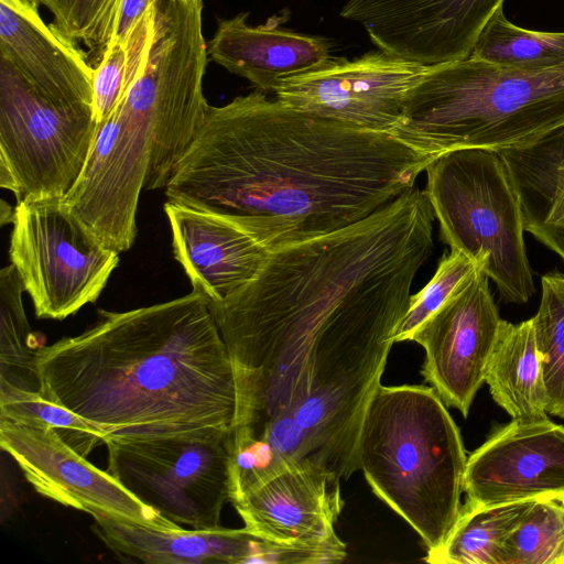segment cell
<instances>
[{
	"mask_svg": "<svg viewBox=\"0 0 564 564\" xmlns=\"http://www.w3.org/2000/svg\"><path fill=\"white\" fill-rule=\"evenodd\" d=\"M158 1L160 0H121L113 34L109 44L112 42H124L131 29L139 22L150 7Z\"/></svg>",
	"mask_w": 564,
	"mask_h": 564,
	"instance_id": "30",
	"label": "cell"
},
{
	"mask_svg": "<svg viewBox=\"0 0 564 564\" xmlns=\"http://www.w3.org/2000/svg\"><path fill=\"white\" fill-rule=\"evenodd\" d=\"M500 564H564V495L532 501L508 535Z\"/></svg>",
	"mask_w": 564,
	"mask_h": 564,
	"instance_id": "25",
	"label": "cell"
},
{
	"mask_svg": "<svg viewBox=\"0 0 564 564\" xmlns=\"http://www.w3.org/2000/svg\"><path fill=\"white\" fill-rule=\"evenodd\" d=\"M521 70L564 64V32L527 30L510 22L500 8L481 31L471 55Z\"/></svg>",
	"mask_w": 564,
	"mask_h": 564,
	"instance_id": "22",
	"label": "cell"
},
{
	"mask_svg": "<svg viewBox=\"0 0 564 564\" xmlns=\"http://www.w3.org/2000/svg\"><path fill=\"white\" fill-rule=\"evenodd\" d=\"M467 458L459 429L431 386L378 387L361 426L360 469L426 551L445 541L460 514Z\"/></svg>",
	"mask_w": 564,
	"mask_h": 564,
	"instance_id": "5",
	"label": "cell"
},
{
	"mask_svg": "<svg viewBox=\"0 0 564 564\" xmlns=\"http://www.w3.org/2000/svg\"><path fill=\"white\" fill-rule=\"evenodd\" d=\"M434 159L391 133L270 99L208 106L167 200L223 216L270 251L350 226L414 188Z\"/></svg>",
	"mask_w": 564,
	"mask_h": 564,
	"instance_id": "2",
	"label": "cell"
},
{
	"mask_svg": "<svg viewBox=\"0 0 564 564\" xmlns=\"http://www.w3.org/2000/svg\"><path fill=\"white\" fill-rule=\"evenodd\" d=\"M0 416L28 420L53 427L77 453L87 455L106 443L105 435L40 389H21L0 382Z\"/></svg>",
	"mask_w": 564,
	"mask_h": 564,
	"instance_id": "27",
	"label": "cell"
},
{
	"mask_svg": "<svg viewBox=\"0 0 564 564\" xmlns=\"http://www.w3.org/2000/svg\"><path fill=\"white\" fill-rule=\"evenodd\" d=\"M466 501L503 505L564 495V425L512 420L467 458Z\"/></svg>",
	"mask_w": 564,
	"mask_h": 564,
	"instance_id": "14",
	"label": "cell"
},
{
	"mask_svg": "<svg viewBox=\"0 0 564 564\" xmlns=\"http://www.w3.org/2000/svg\"><path fill=\"white\" fill-rule=\"evenodd\" d=\"M23 282L11 263L0 272V382L21 389H40L33 343L22 294Z\"/></svg>",
	"mask_w": 564,
	"mask_h": 564,
	"instance_id": "23",
	"label": "cell"
},
{
	"mask_svg": "<svg viewBox=\"0 0 564 564\" xmlns=\"http://www.w3.org/2000/svg\"><path fill=\"white\" fill-rule=\"evenodd\" d=\"M563 126L564 64L521 70L469 56L427 66L391 134L436 159L523 147Z\"/></svg>",
	"mask_w": 564,
	"mask_h": 564,
	"instance_id": "4",
	"label": "cell"
},
{
	"mask_svg": "<svg viewBox=\"0 0 564 564\" xmlns=\"http://www.w3.org/2000/svg\"><path fill=\"white\" fill-rule=\"evenodd\" d=\"M97 128L94 106L39 93L0 55V186L17 203L65 198Z\"/></svg>",
	"mask_w": 564,
	"mask_h": 564,
	"instance_id": "7",
	"label": "cell"
},
{
	"mask_svg": "<svg viewBox=\"0 0 564 564\" xmlns=\"http://www.w3.org/2000/svg\"><path fill=\"white\" fill-rule=\"evenodd\" d=\"M340 482L324 471L289 466L232 506L251 535L280 546L346 547L335 532Z\"/></svg>",
	"mask_w": 564,
	"mask_h": 564,
	"instance_id": "15",
	"label": "cell"
},
{
	"mask_svg": "<svg viewBox=\"0 0 564 564\" xmlns=\"http://www.w3.org/2000/svg\"><path fill=\"white\" fill-rule=\"evenodd\" d=\"M533 237L558 254L564 261V224H535L525 227Z\"/></svg>",
	"mask_w": 564,
	"mask_h": 564,
	"instance_id": "31",
	"label": "cell"
},
{
	"mask_svg": "<svg viewBox=\"0 0 564 564\" xmlns=\"http://www.w3.org/2000/svg\"><path fill=\"white\" fill-rule=\"evenodd\" d=\"M434 217L412 188L350 226L271 250L249 283L210 303L234 370V431L280 454L293 431L325 447L358 437Z\"/></svg>",
	"mask_w": 564,
	"mask_h": 564,
	"instance_id": "1",
	"label": "cell"
},
{
	"mask_svg": "<svg viewBox=\"0 0 564 564\" xmlns=\"http://www.w3.org/2000/svg\"><path fill=\"white\" fill-rule=\"evenodd\" d=\"M426 67L383 51L371 52L288 78L273 94L299 110L391 133Z\"/></svg>",
	"mask_w": 564,
	"mask_h": 564,
	"instance_id": "11",
	"label": "cell"
},
{
	"mask_svg": "<svg viewBox=\"0 0 564 564\" xmlns=\"http://www.w3.org/2000/svg\"><path fill=\"white\" fill-rule=\"evenodd\" d=\"M541 301L532 317L542 357L547 414L564 420V273L541 278Z\"/></svg>",
	"mask_w": 564,
	"mask_h": 564,
	"instance_id": "26",
	"label": "cell"
},
{
	"mask_svg": "<svg viewBox=\"0 0 564 564\" xmlns=\"http://www.w3.org/2000/svg\"><path fill=\"white\" fill-rule=\"evenodd\" d=\"M53 15L52 25L78 46L87 47L93 67L101 59L113 34L121 0H32Z\"/></svg>",
	"mask_w": 564,
	"mask_h": 564,
	"instance_id": "28",
	"label": "cell"
},
{
	"mask_svg": "<svg viewBox=\"0 0 564 564\" xmlns=\"http://www.w3.org/2000/svg\"><path fill=\"white\" fill-rule=\"evenodd\" d=\"M96 535L122 560L148 564L253 563L262 540L242 529L163 531L91 512Z\"/></svg>",
	"mask_w": 564,
	"mask_h": 564,
	"instance_id": "19",
	"label": "cell"
},
{
	"mask_svg": "<svg viewBox=\"0 0 564 564\" xmlns=\"http://www.w3.org/2000/svg\"><path fill=\"white\" fill-rule=\"evenodd\" d=\"M248 13L218 20L208 56L228 72L251 82L260 91L274 93L285 79L330 64L329 44L279 26L288 18H272L264 25L247 23Z\"/></svg>",
	"mask_w": 564,
	"mask_h": 564,
	"instance_id": "18",
	"label": "cell"
},
{
	"mask_svg": "<svg viewBox=\"0 0 564 564\" xmlns=\"http://www.w3.org/2000/svg\"><path fill=\"white\" fill-rule=\"evenodd\" d=\"M40 346V390L108 441L231 432L232 365L203 293L126 312ZM105 443V444H106Z\"/></svg>",
	"mask_w": 564,
	"mask_h": 564,
	"instance_id": "3",
	"label": "cell"
},
{
	"mask_svg": "<svg viewBox=\"0 0 564 564\" xmlns=\"http://www.w3.org/2000/svg\"><path fill=\"white\" fill-rule=\"evenodd\" d=\"M505 0H348L340 15L358 22L386 53L434 66L462 61Z\"/></svg>",
	"mask_w": 564,
	"mask_h": 564,
	"instance_id": "13",
	"label": "cell"
},
{
	"mask_svg": "<svg viewBox=\"0 0 564 564\" xmlns=\"http://www.w3.org/2000/svg\"><path fill=\"white\" fill-rule=\"evenodd\" d=\"M0 446L40 495L63 506L163 531L183 529L137 498L108 470L89 463L53 427L0 416Z\"/></svg>",
	"mask_w": 564,
	"mask_h": 564,
	"instance_id": "10",
	"label": "cell"
},
{
	"mask_svg": "<svg viewBox=\"0 0 564 564\" xmlns=\"http://www.w3.org/2000/svg\"><path fill=\"white\" fill-rule=\"evenodd\" d=\"M485 382L492 399L512 420L549 419L542 357L532 317L519 324L503 321L487 365Z\"/></svg>",
	"mask_w": 564,
	"mask_h": 564,
	"instance_id": "20",
	"label": "cell"
},
{
	"mask_svg": "<svg viewBox=\"0 0 564 564\" xmlns=\"http://www.w3.org/2000/svg\"><path fill=\"white\" fill-rule=\"evenodd\" d=\"M533 500L492 506L466 501L445 541L426 551L423 561L431 564H500L508 535Z\"/></svg>",
	"mask_w": 564,
	"mask_h": 564,
	"instance_id": "21",
	"label": "cell"
},
{
	"mask_svg": "<svg viewBox=\"0 0 564 564\" xmlns=\"http://www.w3.org/2000/svg\"><path fill=\"white\" fill-rule=\"evenodd\" d=\"M175 259L193 290L210 303L221 302L249 283L267 261L270 250L231 220L167 200Z\"/></svg>",
	"mask_w": 564,
	"mask_h": 564,
	"instance_id": "16",
	"label": "cell"
},
{
	"mask_svg": "<svg viewBox=\"0 0 564 564\" xmlns=\"http://www.w3.org/2000/svg\"><path fill=\"white\" fill-rule=\"evenodd\" d=\"M424 189L441 238L480 265L507 303L524 304L534 283L518 194L501 156L486 149L443 153L425 169Z\"/></svg>",
	"mask_w": 564,
	"mask_h": 564,
	"instance_id": "6",
	"label": "cell"
},
{
	"mask_svg": "<svg viewBox=\"0 0 564 564\" xmlns=\"http://www.w3.org/2000/svg\"><path fill=\"white\" fill-rule=\"evenodd\" d=\"M9 256L39 318L64 319L95 303L118 265L63 199L18 202Z\"/></svg>",
	"mask_w": 564,
	"mask_h": 564,
	"instance_id": "8",
	"label": "cell"
},
{
	"mask_svg": "<svg viewBox=\"0 0 564 564\" xmlns=\"http://www.w3.org/2000/svg\"><path fill=\"white\" fill-rule=\"evenodd\" d=\"M0 55L39 93L94 106V67L86 52L46 24L32 0H0Z\"/></svg>",
	"mask_w": 564,
	"mask_h": 564,
	"instance_id": "17",
	"label": "cell"
},
{
	"mask_svg": "<svg viewBox=\"0 0 564 564\" xmlns=\"http://www.w3.org/2000/svg\"><path fill=\"white\" fill-rule=\"evenodd\" d=\"M158 2L131 29L124 42H112L94 67V109L100 124L115 109L145 62L155 30Z\"/></svg>",
	"mask_w": 564,
	"mask_h": 564,
	"instance_id": "24",
	"label": "cell"
},
{
	"mask_svg": "<svg viewBox=\"0 0 564 564\" xmlns=\"http://www.w3.org/2000/svg\"><path fill=\"white\" fill-rule=\"evenodd\" d=\"M479 270L482 268L459 251L451 250L444 254L431 280L410 296L395 334V343L412 340L422 324Z\"/></svg>",
	"mask_w": 564,
	"mask_h": 564,
	"instance_id": "29",
	"label": "cell"
},
{
	"mask_svg": "<svg viewBox=\"0 0 564 564\" xmlns=\"http://www.w3.org/2000/svg\"><path fill=\"white\" fill-rule=\"evenodd\" d=\"M231 432L108 441V471L167 520L195 530L220 528L229 501Z\"/></svg>",
	"mask_w": 564,
	"mask_h": 564,
	"instance_id": "9",
	"label": "cell"
},
{
	"mask_svg": "<svg viewBox=\"0 0 564 564\" xmlns=\"http://www.w3.org/2000/svg\"><path fill=\"white\" fill-rule=\"evenodd\" d=\"M502 323L488 276L479 270L412 337L425 351V381L464 417L485 382Z\"/></svg>",
	"mask_w": 564,
	"mask_h": 564,
	"instance_id": "12",
	"label": "cell"
}]
</instances>
